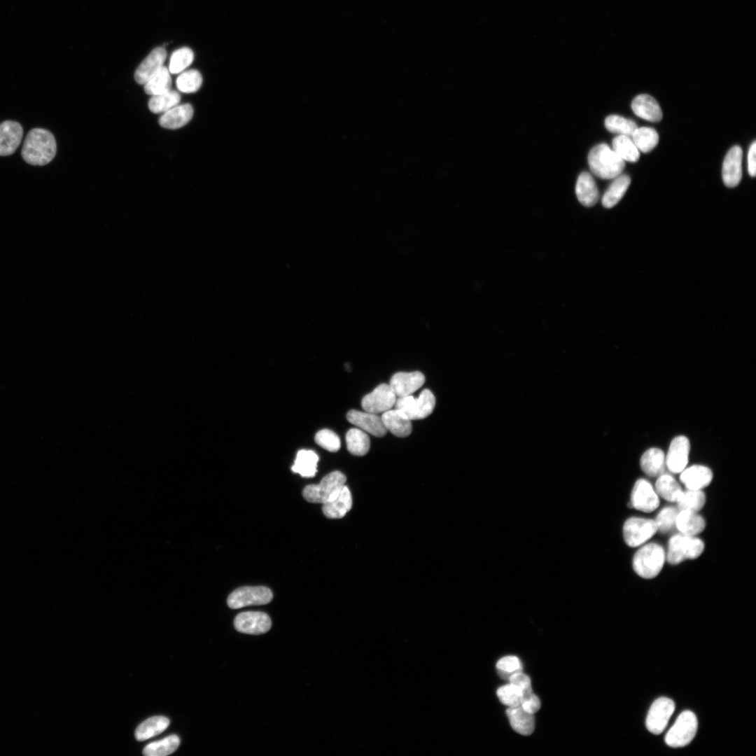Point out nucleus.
<instances>
[{
  "instance_id": "1",
  "label": "nucleus",
  "mask_w": 756,
  "mask_h": 756,
  "mask_svg": "<svg viewBox=\"0 0 756 756\" xmlns=\"http://www.w3.org/2000/svg\"><path fill=\"white\" fill-rule=\"evenodd\" d=\"M56 151L54 135L48 130L34 128L24 139L21 155L29 164L43 166L52 160Z\"/></svg>"
},
{
  "instance_id": "2",
  "label": "nucleus",
  "mask_w": 756,
  "mask_h": 756,
  "mask_svg": "<svg viewBox=\"0 0 756 756\" xmlns=\"http://www.w3.org/2000/svg\"><path fill=\"white\" fill-rule=\"evenodd\" d=\"M588 163L592 172L602 179H614L623 172V160L606 144L593 147L588 155Z\"/></svg>"
},
{
  "instance_id": "3",
  "label": "nucleus",
  "mask_w": 756,
  "mask_h": 756,
  "mask_svg": "<svg viewBox=\"0 0 756 756\" xmlns=\"http://www.w3.org/2000/svg\"><path fill=\"white\" fill-rule=\"evenodd\" d=\"M666 559L664 548L654 542L639 549L633 557V568L641 578L652 579L657 576Z\"/></svg>"
},
{
  "instance_id": "4",
  "label": "nucleus",
  "mask_w": 756,
  "mask_h": 756,
  "mask_svg": "<svg viewBox=\"0 0 756 756\" xmlns=\"http://www.w3.org/2000/svg\"><path fill=\"white\" fill-rule=\"evenodd\" d=\"M346 481V477L342 472L332 471L324 476L319 484L306 486L302 496L309 503L323 504L339 493Z\"/></svg>"
},
{
  "instance_id": "5",
  "label": "nucleus",
  "mask_w": 756,
  "mask_h": 756,
  "mask_svg": "<svg viewBox=\"0 0 756 756\" xmlns=\"http://www.w3.org/2000/svg\"><path fill=\"white\" fill-rule=\"evenodd\" d=\"M704 550V542L697 538L684 534L673 536L668 545L667 561L672 565L678 564L686 559L698 558Z\"/></svg>"
},
{
  "instance_id": "6",
  "label": "nucleus",
  "mask_w": 756,
  "mask_h": 756,
  "mask_svg": "<svg viewBox=\"0 0 756 756\" xmlns=\"http://www.w3.org/2000/svg\"><path fill=\"white\" fill-rule=\"evenodd\" d=\"M394 406L410 420L422 419L433 412L435 398L429 389H424L418 398L412 395L397 398Z\"/></svg>"
},
{
  "instance_id": "7",
  "label": "nucleus",
  "mask_w": 756,
  "mask_h": 756,
  "mask_svg": "<svg viewBox=\"0 0 756 756\" xmlns=\"http://www.w3.org/2000/svg\"><path fill=\"white\" fill-rule=\"evenodd\" d=\"M698 727L697 718L690 710L682 712L665 736L666 743L672 748L683 747L695 736Z\"/></svg>"
},
{
  "instance_id": "8",
  "label": "nucleus",
  "mask_w": 756,
  "mask_h": 756,
  "mask_svg": "<svg viewBox=\"0 0 756 756\" xmlns=\"http://www.w3.org/2000/svg\"><path fill=\"white\" fill-rule=\"evenodd\" d=\"M272 598V592L268 587H241L230 594L227 604L232 609H238L248 606L267 604Z\"/></svg>"
},
{
  "instance_id": "9",
  "label": "nucleus",
  "mask_w": 756,
  "mask_h": 756,
  "mask_svg": "<svg viewBox=\"0 0 756 756\" xmlns=\"http://www.w3.org/2000/svg\"><path fill=\"white\" fill-rule=\"evenodd\" d=\"M657 531L654 520L639 517L628 519L623 526V536L627 545L638 547L650 539Z\"/></svg>"
},
{
  "instance_id": "10",
  "label": "nucleus",
  "mask_w": 756,
  "mask_h": 756,
  "mask_svg": "<svg viewBox=\"0 0 756 756\" xmlns=\"http://www.w3.org/2000/svg\"><path fill=\"white\" fill-rule=\"evenodd\" d=\"M675 710L673 700L667 697H660L652 704L647 718L646 727L654 734H661L666 728L668 720Z\"/></svg>"
},
{
  "instance_id": "11",
  "label": "nucleus",
  "mask_w": 756,
  "mask_h": 756,
  "mask_svg": "<svg viewBox=\"0 0 756 756\" xmlns=\"http://www.w3.org/2000/svg\"><path fill=\"white\" fill-rule=\"evenodd\" d=\"M396 399L397 396L390 385L382 384L363 398L361 405L365 411L378 414L391 410Z\"/></svg>"
},
{
  "instance_id": "12",
  "label": "nucleus",
  "mask_w": 756,
  "mask_h": 756,
  "mask_svg": "<svg viewBox=\"0 0 756 756\" xmlns=\"http://www.w3.org/2000/svg\"><path fill=\"white\" fill-rule=\"evenodd\" d=\"M235 629L243 634L259 635L267 632L271 619L267 614L260 611H248L238 614L234 620Z\"/></svg>"
},
{
  "instance_id": "13",
  "label": "nucleus",
  "mask_w": 756,
  "mask_h": 756,
  "mask_svg": "<svg viewBox=\"0 0 756 756\" xmlns=\"http://www.w3.org/2000/svg\"><path fill=\"white\" fill-rule=\"evenodd\" d=\"M630 503L638 510L651 512L658 507L659 499L651 484L646 479H639L633 487Z\"/></svg>"
},
{
  "instance_id": "14",
  "label": "nucleus",
  "mask_w": 756,
  "mask_h": 756,
  "mask_svg": "<svg viewBox=\"0 0 756 756\" xmlns=\"http://www.w3.org/2000/svg\"><path fill=\"white\" fill-rule=\"evenodd\" d=\"M690 444L683 435L674 438L665 457L666 466L673 473L681 472L688 462Z\"/></svg>"
},
{
  "instance_id": "15",
  "label": "nucleus",
  "mask_w": 756,
  "mask_h": 756,
  "mask_svg": "<svg viewBox=\"0 0 756 756\" xmlns=\"http://www.w3.org/2000/svg\"><path fill=\"white\" fill-rule=\"evenodd\" d=\"M743 150L739 146H734L726 154L722 169L724 183L729 188L736 186L742 178Z\"/></svg>"
},
{
  "instance_id": "16",
  "label": "nucleus",
  "mask_w": 756,
  "mask_h": 756,
  "mask_svg": "<svg viewBox=\"0 0 756 756\" xmlns=\"http://www.w3.org/2000/svg\"><path fill=\"white\" fill-rule=\"evenodd\" d=\"M425 382L424 375L419 371L394 374L390 380V386L397 398L412 395Z\"/></svg>"
},
{
  "instance_id": "17",
  "label": "nucleus",
  "mask_w": 756,
  "mask_h": 756,
  "mask_svg": "<svg viewBox=\"0 0 756 756\" xmlns=\"http://www.w3.org/2000/svg\"><path fill=\"white\" fill-rule=\"evenodd\" d=\"M167 58V51L163 46L153 49L136 68L134 78L139 84H143L157 73Z\"/></svg>"
},
{
  "instance_id": "18",
  "label": "nucleus",
  "mask_w": 756,
  "mask_h": 756,
  "mask_svg": "<svg viewBox=\"0 0 756 756\" xmlns=\"http://www.w3.org/2000/svg\"><path fill=\"white\" fill-rule=\"evenodd\" d=\"M23 136L22 125L13 120L0 123V156L12 155L21 144Z\"/></svg>"
},
{
  "instance_id": "19",
  "label": "nucleus",
  "mask_w": 756,
  "mask_h": 756,
  "mask_svg": "<svg viewBox=\"0 0 756 756\" xmlns=\"http://www.w3.org/2000/svg\"><path fill=\"white\" fill-rule=\"evenodd\" d=\"M347 420L360 429L376 437H382L386 430L377 414L351 410L346 414Z\"/></svg>"
},
{
  "instance_id": "20",
  "label": "nucleus",
  "mask_w": 756,
  "mask_h": 756,
  "mask_svg": "<svg viewBox=\"0 0 756 756\" xmlns=\"http://www.w3.org/2000/svg\"><path fill=\"white\" fill-rule=\"evenodd\" d=\"M680 479L687 489L701 490L710 484L713 472L704 465H695L681 472Z\"/></svg>"
},
{
  "instance_id": "21",
  "label": "nucleus",
  "mask_w": 756,
  "mask_h": 756,
  "mask_svg": "<svg viewBox=\"0 0 756 756\" xmlns=\"http://www.w3.org/2000/svg\"><path fill=\"white\" fill-rule=\"evenodd\" d=\"M352 503L351 491L344 485L334 498L323 504L322 511L329 519H340L351 509Z\"/></svg>"
},
{
  "instance_id": "22",
  "label": "nucleus",
  "mask_w": 756,
  "mask_h": 756,
  "mask_svg": "<svg viewBox=\"0 0 756 756\" xmlns=\"http://www.w3.org/2000/svg\"><path fill=\"white\" fill-rule=\"evenodd\" d=\"M634 113L644 120L659 122L662 118V111L658 102L652 96L639 94L631 102Z\"/></svg>"
},
{
  "instance_id": "23",
  "label": "nucleus",
  "mask_w": 756,
  "mask_h": 756,
  "mask_svg": "<svg viewBox=\"0 0 756 756\" xmlns=\"http://www.w3.org/2000/svg\"><path fill=\"white\" fill-rule=\"evenodd\" d=\"M575 193L582 205L590 207L596 204L599 199L598 189L589 173L583 172L579 175L575 186Z\"/></svg>"
},
{
  "instance_id": "24",
  "label": "nucleus",
  "mask_w": 756,
  "mask_h": 756,
  "mask_svg": "<svg viewBox=\"0 0 756 756\" xmlns=\"http://www.w3.org/2000/svg\"><path fill=\"white\" fill-rule=\"evenodd\" d=\"M381 419L386 430L396 437L405 438L412 432L411 420L396 409L383 412Z\"/></svg>"
},
{
  "instance_id": "25",
  "label": "nucleus",
  "mask_w": 756,
  "mask_h": 756,
  "mask_svg": "<svg viewBox=\"0 0 756 756\" xmlns=\"http://www.w3.org/2000/svg\"><path fill=\"white\" fill-rule=\"evenodd\" d=\"M192 116L193 108L190 104H178L164 113L159 119V123L164 128L178 129L186 125Z\"/></svg>"
},
{
  "instance_id": "26",
  "label": "nucleus",
  "mask_w": 756,
  "mask_h": 756,
  "mask_svg": "<svg viewBox=\"0 0 756 756\" xmlns=\"http://www.w3.org/2000/svg\"><path fill=\"white\" fill-rule=\"evenodd\" d=\"M506 715L512 728L516 732L524 736L531 735L535 729L533 714L526 712L521 706L508 707L506 709Z\"/></svg>"
},
{
  "instance_id": "27",
  "label": "nucleus",
  "mask_w": 756,
  "mask_h": 756,
  "mask_svg": "<svg viewBox=\"0 0 756 756\" xmlns=\"http://www.w3.org/2000/svg\"><path fill=\"white\" fill-rule=\"evenodd\" d=\"M705 527L704 519L697 512L680 510L677 515L676 528L682 534L694 536L701 533Z\"/></svg>"
},
{
  "instance_id": "28",
  "label": "nucleus",
  "mask_w": 756,
  "mask_h": 756,
  "mask_svg": "<svg viewBox=\"0 0 756 756\" xmlns=\"http://www.w3.org/2000/svg\"><path fill=\"white\" fill-rule=\"evenodd\" d=\"M642 470L650 477H659L664 473L666 468L665 455L658 448L648 449L640 458Z\"/></svg>"
},
{
  "instance_id": "29",
  "label": "nucleus",
  "mask_w": 756,
  "mask_h": 756,
  "mask_svg": "<svg viewBox=\"0 0 756 756\" xmlns=\"http://www.w3.org/2000/svg\"><path fill=\"white\" fill-rule=\"evenodd\" d=\"M169 725V720L164 716H153L141 723L135 730V738L143 741L164 732Z\"/></svg>"
},
{
  "instance_id": "30",
  "label": "nucleus",
  "mask_w": 756,
  "mask_h": 756,
  "mask_svg": "<svg viewBox=\"0 0 756 756\" xmlns=\"http://www.w3.org/2000/svg\"><path fill=\"white\" fill-rule=\"evenodd\" d=\"M318 455L312 450L301 449L298 451L292 471L304 477H312L317 472Z\"/></svg>"
},
{
  "instance_id": "31",
  "label": "nucleus",
  "mask_w": 756,
  "mask_h": 756,
  "mask_svg": "<svg viewBox=\"0 0 756 756\" xmlns=\"http://www.w3.org/2000/svg\"><path fill=\"white\" fill-rule=\"evenodd\" d=\"M630 183V177L625 174L615 178L602 197L603 206L612 208L616 205L626 192Z\"/></svg>"
},
{
  "instance_id": "32",
  "label": "nucleus",
  "mask_w": 756,
  "mask_h": 756,
  "mask_svg": "<svg viewBox=\"0 0 756 756\" xmlns=\"http://www.w3.org/2000/svg\"><path fill=\"white\" fill-rule=\"evenodd\" d=\"M655 491L658 496L669 502H676L682 490L677 481L670 475L664 473L659 476L655 483Z\"/></svg>"
},
{
  "instance_id": "33",
  "label": "nucleus",
  "mask_w": 756,
  "mask_h": 756,
  "mask_svg": "<svg viewBox=\"0 0 756 756\" xmlns=\"http://www.w3.org/2000/svg\"><path fill=\"white\" fill-rule=\"evenodd\" d=\"M348 451L355 456L365 455L370 447V441L365 431L360 428L349 429L346 434Z\"/></svg>"
},
{
  "instance_id": "34",
  "label": "nucleus",
  "mask_w": 756,
  "mask_h": 756,
  "mask_svg": "<svg viewBox=\"0 0 756 756\" xmlns=\"http://www.w3.org/2000/svg\"><path fill=\"white\" fill-rule=\"evenodd\" d=\"M171 87L170 73L169 69L163 66L144 83V91L146 94L154 96L171 90Z\"/></svg>"
},
{
  "instance_id": "35",
  "label": "nucleus",
  "mask_w": 756,
  "mask_h": 756,
  "mask_svg": "<svg viewBox=\"0 0 756 756\" xmlns=\"http://www.w3.org/2000/svg\"><path fill=\"white\" fill-rule=\"evenodd\" d=\"M612 150L623 160L635 162L640 158V152L631 136L617 135L612 142Z\"/></svg>"
},
{
  "instance_id": "36",
  "label": "nucleus",
  "mask_w": 756,
  "mask_h": 756,
  "mask_svg": "<svg viewBox=\"0 0 756 756\" xmlns=\"http://www.w3.org/2000/svg\"><path fill=\"white\" fill-rule=\"evenodd\" d=\"M180 739L172 734L164 738L148 744L143 750L146 756H165L173 753L179 746Z\"/></svg>"
},
{
  "instance_id": "37",
  "label": "nucleus",
  "mask_w": 756,
  "mask_h": 756,
  "mask_svg": "<svg viewBox=\"0 0 756 756\" xmlns=\"http://www.w3.org/2000/svg\"><path fill=\"white\" fill-rule=\"evenodd\" d=\"M631 138L638 150L643 153L652 150L659 141L657 131L648 127H637Z\"/></svg>"
},
{
  "instance_id": "38",
  "label": "nucleus",
  "mask_w": 756,
  "mask_h": 756,
  "mask_svg": "<svg viewBox=\"0 0 756 756\" xmlns=\"http://www.w3.org/2000/svg\"><path fill=\"white\" fill-rule=\"evenodd\" d=\"M180 100L179 93L171 90L165 93L151 96L148 102V108L154 113H164L177 106Z\"/></svg>"
},
{
  "instance_id": "39",
  "label": "nucleus",
  "mask_w": 756,
  "mask_h": 756,
  "mask_svg": "<svg viewBox=\"0 0 756 756\" xmlns=\"http://www.w3.org/2000/svg\"><path fill=\"white\" fill-rule=\"evenodd\" d=\"M677 502V508L698 512L706 503V496L701 490L687 489L682 491Z\"/></svg>"
},
{
  "instance_id": "40",
  "label": "nucleus",
  "mask_w": 756,
  "mask_h": 756,
  "mask_svg": "<svg viewBox=\"0 0 756 756\" xmlns=\"http://www.w3.org/2000/svg\"><path fill=\"white\" fill-rule=\"evenodd\" d=\"M605 126L612 133L628 136H631L638 127L632 120L617 115L608 116L605 120Z\"/></svg>"
},
{
  "instance_id": "41",
  "label": "nucleus",
  "mask_w": 756,
  "mask_h": 756,
  "mask_svg": "<svg viewBox=\"0 0 756 756\" xmlns=\"http://www.w3.org/2000/svg\"><path fill=\"white\" fill-rule=\"evenodd\" d=\"M194 59L192 50L188 47H183L172 52L169 65V71L171 74H179L188 67Z\"/></svg>"
},
{
  "instance_id": "42",
  "label": "nucleus",
  "mask_w": 756,
  "mask_h": 756,
  "mask_svg": "<svg viewBox=\"0 0 756 756\" xmlns=\"http://www.w3.org/2000/svg\"><path fill=\"white\" fill-rule=\"evenodd\" d=\"M202 83V76L200 71L195 69H190L183 71L176 79L178 90L184 93H192L197 91Z\"/></svg>"
},
{
  "instance_id": "43",
  "label": "nucleus",
  "mask_w": 756,
  "mask_h": 756,
  "mask_svg": "<svg viewBox=\"0 0 756 756\" xmlns=\"http://www.w3.org/2000/svg\"><path fill=\"white\" fill-rule=\"evenodd\" d=\"M496 694L500 701L508 707L520 706L523 697L521 689L510 682L498 687Z\"/></svg>"
},
{
  "instance_id": "44",
  "label": "nucleus",
  "mask_w": 756,
  "mask_h": 756,
  "mask_svg": "<svg viewBox=\"0 0 756 756\" xmlns=\"http://www.w3.org/2000/svg\"><path fill=\"white\" fill-rule=\"evenodd\" d=\"M678 512V509L675 507L670 506L663 508L659 512L654 521L657 531L662 533H668L674 530Z\"/></svg>"
},
{
  "instance_id": "45",
  "label": "nucleus",
  "mask_w": 756,
  "mask_h": 756,
  "mask_svg": "<svg viewBox=\"0 0 756 756\" xmlns=\"http://www.w3.org/2000/svg\"><path fill=\"white\" fill-rule=\"evenodd\" d=\"M314 439L317 444L330 452H336L340 448L338 435L329 429L320 430L315 435Z\"/></svg>"
},
{
  "instance_id": "46",
  "label": "nucleus",
  "mask_w": 756,
  "mask_h": 756,
  "mask_svg": "<svg viewBox=\"0 0 756 756\" xmlns=\"http://www.w3.org/2000/svg\"><path fill=\"white\" fill-rule=\"evenodd\" d=\"M496 668L502 678H507L508 679L512 673L522 671V666L517 657L507 655L500 658L497 662Z\"/></svg>"
},
{
  "instance_id": "47",
  "label": "nucleus",
  "mask_w": 756,
  "mask_h": 756,
  "mask_svg": "<svg viewBox=\"0 0 756 756\" xmlns=\"http://www.w3.org/2000/svg\"><path fill=\"white\" fill-rule=\"evenodd\" d=\"M508 680L510 683L517 685L521 689L523 696L522 699L533 694L531 679L527 675L522 671L512 673Z\"/></svg>"
},
{
  "instance_id": "48",
  "label": "nucleus",
  "mask_w": 756,
  "mask_h": 756,
  "mask_svg": "<svg viewBox=\"0 0 756 756\" xmlns=\"http://www.w3.org/2000/svg\"><path fill=\"white\" fill-rule=\"evenodd\" d=\"M520 706L526 712L534 714L539 710L541 704L539 698L533 693L530 696L523 698Z\"/></svg>"
},
{
  "instance_id": "49",
  "label": "nucleus",
  "mask_w": 756,
  "mask_h": 756,
  "mask_svg": "<svg viewBox=\"0 0 756 756\" xmlns=\"http://www.w3.org/2000/svg\"><path fill=\"white\" fill-rule=\"evenodd\" d=\"M756 142L754 141L750 145L748 153V174L754 177L756 175Z\"/></svg>"
}]
</instances>
